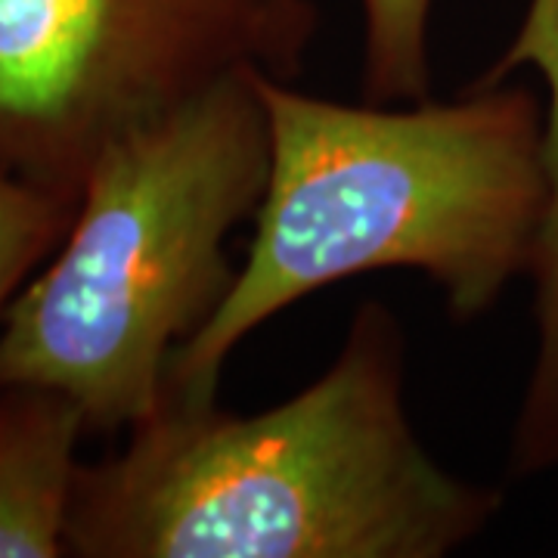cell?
<instances>
[{
    "label": "cell",
    "instance_id": "6da1fadb",
    "mask_svg": "<svg viewBox=\"0 0 558 558\" xmlns=\"http://www.w3.org/2000/svg\"><path fill=\"white\" fill-rule=\"evenodd\" d=\"M270 171L255 236L211 319L171 354L161 398L215 403L248 332L341 279L416 270L457 319L534 277L549 218L543 102L478 84L453 102L344 106L255 75Z\"/></svg>",
    "mask_w": 558,
    "mask_h": 558
},
{
    "label": "cell",
    "instance_id": "7a4b0ae2",
    "mask_svg": "<svg viewBox=\"0 0 558 558\" xmlns=\"http://www.w3.org/2000/svg\"><path fill=\"white\" fill-rule=\"evenodd\" d=\"M499 494L440 469L403 403L395 314L366 301L336 363L255 416L161 398L119 457L81 469V558H440Z\"/></svg>",
    "mask_w": 558,
    "mask_h": 558
},
{
    "label": "cell",
    "instance_id": "3957f363",
    "mask_svg": "<svg viewBox=\"0 0 558 558\" xmlns=\"http://www.w3.org/2000/svg\"><path fill=\"white\" fill-rule=\"evenodd\" d=\"M255 75L218 81L97 156L60 252L0 317V388L60 391L97 432L159 410L171 354L236 277L227 236L267 186Z\"/></svg>",
    "mask_w": 558,
    "mask_h": 558
},
{
    "label": "cell",
    "instance_id": "277c9868",
    "mask_svg": "<svg viewBox=\"0 0 558 558\" xmlns=\"http://www.w3.org/2000/svg\"><path fill=\"white\" fill-rule=\"evenodd\" d=\"M311 0H0V171L75 202L102 149L218 81H292Z\"/></svg>",
    "mask_w": 558,
    "mask_h": 558
},
{
    "label": "cell",
    "instance_id": "5b68a950",
    "mask_svg": "<svg viewBox=\"0 0 558 558\" xmlns=\"http://www.w3.org/2000/svg\"><path fill=\"white\" fill-rule=\"evenodd\" d=\"M87 418L35 385L0 388V558H60L78 487Z\"/></svg>",
    "mask_w": 558,
    "mask_h": 558
},
{
    "label": "cell",
    "instance_id": "8992f818",
    "mask_svg": "<svg viewBox=\"0 0 558 558\" xmlns=\"http://www.w3.org/2000/svg\"><path fill=\"white\" fill-rule=\"evenodd\" d=\"M519 69L539 72L549 94L543 106L549 218L534 267L539 348L512 444V469L531 475L558 465V0H531L515 40L478 84H499Z\"/></svg>",
    "mask_w": 558,
    "mask_h": 558
},
{
    "label": "cell",
    "instance_id": "52a82bcc",
    "mask_svg": "<svg viewBox=\"0 0 558 558\" xmlns=\"http://www.w3.org/2000/svg\"><path fill=\"white\" fill-rule=\"evenodd\" d=\"M428 16L432 0H363V84L369 100L385 106L428 100Z\"/></svg>",
    "mask_w": 558,
    "mask_h": 558
},
{
    "label": "cell",
    "instance_id": "ba28073f",
    "mask_svg": "<svg viewBox=\"0 0 558 558\" xmlns=\"http://www.w3.org/2000/svg\"><path fill=\"white\" fill-rule=\"evenodd\" d=\"M75 202L0 171V317L53 242L69 230Z\"/></svg>",
    "mask_w": 558,
    "mask_h": 558
}]
</instances>
